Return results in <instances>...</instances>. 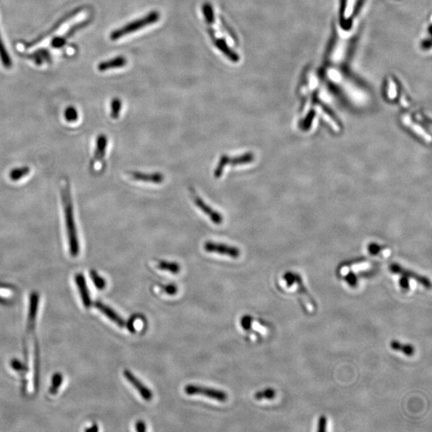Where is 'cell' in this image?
<instances>
[{
    "label": "cell",
    "mask_w": 432,
    "mask_h": 432,
    "mask_svg": "<svg viewBox=\"0 0 432 432\" xmlns=\"http://www.w3.org/2000/svg\"><path fill=\"white\" fill-rule=\"evenodd\" d=\"M61 198L64 212L65 225L67 230L70 254L72 256L76 257L79 253V243L78 232L76 229V220H75L72 193L69 183L67 181L63 182L61 188Z\"/></svg>",
    "instance_id": "1"
},
{
    "label": "cell",
    "mask_w": 432,
    "mask_h": 432,
    "mask_svg": "<svg viewBox=\"0 0 432 432\" xmlns=\"http://www.w3.org/2000/svg\"><path fill=\"white\" fill-rule=\"evenodd\" d=\"M160 14L158 11H152L148 15L143 18L129 22L128 24L125 25L119 29L116 30L111 33L110 39L112 40H117L119 39L123 38L127 36L128 34L133 33L135 31H138L143 27H147L148 25L153 24L155 22L159 20Z\"/></svg>",
    "instance_id": "2"
},
{
    "label": "cell",
    "mask_w": 432,
    "mask_h": 432,
    "mask_svg": "<svg viewBox=\"0 0 432 432\" xmlns=\"http://www.w3.org/2000/svg\"><path fill=\"white\" fill-rule=\"evenodd\" d=\"M184 392L189 395H195V394L203 395L219 402H226L228 399L227 393L223 391L206 388L203 386L195 385V384H188L186 386Z\"/></svg>",
    "instance_id": "3"
},
{
    "label": "cell",
    "mask_w": 432,
    "mask_h": 432,
    "mask_svg": "<svg viewBox=\"0 0 432 432\" xmlns=\"http://www.w3.org/2000/svg\"><path fill=\"white\" fill-rule=\"evenodd\" d=\"M191 195L195 205H196L203 214L207 216L212 223L216 225H221L223 223V215L217 212L216 210L213 209L209 204H207L205 201L203 200V198H201L200 196L196 193L195 190L191 189Z\"/></svg>",
    "instance_id": "4"
},
{
    "label": "cell",
    "mask_w": 432,
    "mask_h": 432,
    "mask_svg": "<svg viewBox=\"0 0 432 432\" xmlns=\"http://www.w3.org/2000/svg\"><path fill=\"white\" fill-rule=\"evenodd\" d=\"M203 249L208 253H216L233 258H238L241 254L240 250L238 249V247L212 241H207L204 243Z\"/></svg>",
    "instance_id": "5"
},
{
    "label": "cell",
    "mask_w": 432,
    "mask_h": 432,
    "mask_svg": "<svg viewBox=\"0 0 432 432\" xmlns=\"http://www.w3.org/2000/svg\"><path fill=\"white\" fill-rule=\"evenodd\" d=\"M107 145H108V138L107 136L101 134L96 138V148L94 152L93 158L90 163V169L91 171L96 170L97 165H100L103 163L105 156L107 153Z\"/></svg>",
    "instance_id": "6"
},
{
    "label": "cell",
    "mask_w": 432,
    "mask_h": 432,
    "mask_svg": "<svg viewBox=\"0 0 432 432\" xmlns=\"http://www.w3.org/2000/svg\"><path fill=\"white\" fill-rule=\"evenodd\" d=\"M123 375L127 380L136 388V390L138 391V393L143 399L147 400V401L152 400L153 398V393L152 391L150 390L147 386L144 385L132 372H130L129 370L123 371Z\"/></svg>",
    "instance_id": "7"
},
{
    "label": "cell",
    "mask_w": 432,
    "mask_h": 432,
    "mask_svg": "<svg viewBox=\"0 0 432 432\" xmlns=\"http://www.w3.org/2000/svg\"><path fill=\"white\" fill-rule=\"evenodd\" d=\"M130 176L134 180L143 183H153V184H161L165 179L164 175L161 172H130Z\"/></svg>",
    "instance_id": "8"
},
{
    "label": "cell",
    "mask_w": 432,
    "mask_h": 432,
    "mask_svg": "<svg viewBox=\"0 0 432 432\" xmlns=\"http://www.w3.org/2000/svg\"><path fill=\"white\" fill-rule=\"evenodd\" d=\"M209 35L211 36V38L212 39V40L214 42V44L216 45V47L219 51L223 52L227 56V58L229 59L230 60L233 62H238L239 56H238V54L236 52L231 49V47L228 46L225 39L216 38L215 37V32L212 30H210Z\"/></svg>",
    "instance_id": "9"
},
{
    "label": "cell",
    "mask_w": 432,
    "mask_h": 432,
    "mask_svg": "<svg viewBox=\"0 0 432 432\" xmlns=\"http://www.w3.org/2000/svg\"><path fill=\"white\" fill-rule=\"evenodd\" d=\"M391 269H392V272L397 273V274L401 275H403V277L414 279L417 282L421 283L423 287H425V288H431L430 281L428 280V278H426V277L422 276L420 275H418L416 273H414V272L408 271V270L402 268L400 266L396 265V264L392 265Z\"/></svg>",
    "instance_id": "10"
},
{
    "label": "cell",
    "mask_w": 432,
    "mask_h": 432,
    "mask_svg": "<svg viewBox=\"0 0 432 432\" xmlns=\"http://www.w3.org/2000/svg\"><path fill=\"white\" fill-rule=\"evenodd\" d=\"M95 306H96V308L97 309L99 310L104 315H106L110 320H112V322L116 323V325H118L120 328L127 327V324L125 322L124 319L120 315H118L112 308H110L109 307H107V306L105 305L101 302H96V303H95Z\"/></svg>",
    "instance_id": "11"
},
{
    "label": "cell",
    "mask_w": 432,
    "mask_h": 432,
    "mask_svg": "<svg viewBox=\"0 0 432 432\" xmlns=\"http://www.w3.org/2000/svg\"><path fill=\"white\" fill-rule=\"evenodd\" d=\"M76 282L77 287L79 290L83 305L85 306V308H89L90 306L92 305V300L90 298L89 292L87 289L84 276L82 274L77 275L76 276Z\"/></svg>",
    "instance_id": "12"
},
{
    "label": "cell",
    "mask_w": 432,
    "mask_h": 432,
    "mask_svg": "<svg viewBox=\"0 0 432 432\" xmlns=\"http://www.w3.org/2000/svg\"><path fill=\"white\" fill-rule=\"evenodd\" d=\"M127 64V59L123 56H118L107 61H103L98 65L99 72H106L109 70L121 68Z\"/></svg>",
    "instance_id": "13"
},
{
    "label": "cell",
    "mask_w": 432,
    "mask_h": 432,
    "mask_svg": "<svg viewBox=\"0 0 432 432\" xmlns=\"http://www.w3.org/2000/svg\"><path fill=\"white\" fill-rule=\"evenodd\" d=\"M254 155L251 152H247L244 154L238 155L236 156H230L228 159V166L238 167L243 165L248 164L254 161Z\"/></svg>",
    "instance_id": "14"
},
{
    "label": "cell",
    "mask_w": 432,
    "mask_h": 432,
    "mask_svg": "<svg viewBox=\"0 0 432 432\" xmlns=\"http://www.w3.org/2000/svg\"><path fill=\"white\" fill-rule=\"evenodd\" d=\"M295 282L297 283L298 291H299V294L302 295L303 300L305 301V303H308V305L311 307V309L312 308H316V303L314 302L312 295L308 293V290L305 288V286L303 285V281H302V278H300L299 275H295Z\"/></svg>",
    "instance_id": "15"
},
{
    "label": "cell",
    "mask_w": 432,
    "mask_h": 432,
    "mask_svg": "<svg viewBox=\"0 0 432 432\" xmlns=\"http://www.w3.org/2000/svg\"><path fill=\"white\" fill-rule=\"evenodd\" d=\"M156 267L161 271L168 272L174 275L179 273L181 270L179 263H176V262H171V261L159 260Z\"/></svg>",
    "instance_id": "16"
},
{
    "label": "cell",
    "mask_w": 432,
    "mask_h": 432,
    "mask_svg": "<svg viewBox=\"0 0 432 432\" xmlns=\"http://www.w3.org/2000/svg\"><path fill=\"white\" fill-rule=\"evenodd\" d=\"M228 159H229L228 155L223 154L220 156L214 170V174L213 175H214L215 178L218 179L222 177L226 167H228Z\"/></svg>",
    "instance_id": "17"
},
{
    "label": "cell",
    "mask_w": 432,
    "mask_h": 432,
    "mask_svg": "<svg viewBox=\"0 0 432 432\" xmlns=\"http://www.w3.org/2000/svg\"><path fill=\"white\" fill-rule=\"evenodd\" d=\"M391 348L397 352H403V354L411 356L414 353V348L411 344H403L399 341L392 340L390 343Z\"/></svg>",
    "instance_id": "18"
},
{
    "label": "cell",
    "mask_w": 432,
    "mask_h": 432,
    "mask_svg": "<svg viewBox=\"0 0 432 432\" xmlns=\"http://www.w3.org/2000/svg\"><path fill=\"white\" fill-rule=\"evenodd\" d=\"M85 24H86V22H83L82 24L76 25L75 27H72V29L70 30L64 36H62L61 38L55 39L53 42H52V47H62V46H63V45L65 44L66 41H67V39L71 38V37L73 36L74 34L76 33V31H78L79 28L83 27Z\"/></svg>",
    "instance_id": "19"
},
{
    "label": "cell",
    "mask_w": 432,
    "mask_h": 432,
    "mask_svg": "<svg viewBox=\"0 0 432 432\" xmlns=\"http://www.w3.org/2000/svg\"><path fill=\"white\" fill-rule=\"evenodd\" d=\"M30 172H31L30 167H17V168H15V169L12 170V171L10 172V178H11V180L13 181L20 180L21 178H24L25 176L29 174Z\"/></svg>",
    "instance_id": "20"
},
{
    "label": "cell",
    "mask_w": 432,
    "mask_h": 432,
    "mask_svg": "<svg viewBox=\"0 0 432 432\" xmlns=\"http://www.w3.org/2000/svg\"><path fill=\"white\" fill-rule=\"evenodd\" d=\"M122 110V101L120 98H115L111 102V117L113 119H118Z\"/></svg>",
    "instance_id": "21"
},
{
    "label": "cell",
    "mask_w": 432,
    "mask_h": 432,
    "mask_svg": "<svg viewBox=\"0 0 432 432\" xmlns=\"http://www.w3.org/2000/svg\"><path fill=\"white\" fill-rule=\"evenodd\" d=\"M90 275H91L92 282H93L96 288L99 290L104 289L106 284H107V282H106V280H105L103 277L100 276L95 270H92L90 272Z\"/></svg>",
    "instance_id": "22"
},
{
    "label": "cell",
    "mask_w": 432,
    "mask_h": 432,
    "mask_svg": "<svg viewBox=\"0 0 432 432\" xmlns=\"http://www.w3.org/2000/svg\"><path fill=\"white\" fill-rule=\"evenodd\" d=\"M203 12L205 17L206 22L207 24H212L214 22L215 15L213 7L209 2H205L203 6Z\"/></svg>",
    "instance_id": "23"
},
{
    "label": "cell",
    "mask_w": 432,
    "mask_h": 432,
    "mask_svg": "<svg viewBox=\"0 0 432 432\" xmlns=\"http://www.w3.org/2000/svg\"><path fill=\"white\" fill-rule=\"evenodd\" d=\"M275 394H276V393H275V391L274 389L268 388V389H265V390L255 392L254 398L257 399V400H261V399H274L275 397Z\"/></svg>",
    "instance_id": "24"
},
{
    "label": "cell",
    "mask_w": 432,
    "mask_h": 432,
    "mask_svg": "<svg viewBox=\"0 0 432 432\" xmlns=\"http://www.w3.org/2000/svg\"><path fill=\"white\" fill-rule=\"evenodd\" d=\"M64 117L66 118V120L67 122H69V123L76 122V121L78 120L79 118L77 110L73 107H67V109L65 110Z\"/></svg>",
    "instance_id": "25"
},
{
    "label": "cell",
    "mask_w": 432,
    "mask_h": 432,
    "mask_svg": "<svg viewBox=\"0 0 432 432\" xmlns=\"http://www.w3.org/2000/svg\"><path fill=\"white\" fill-rule=\"evenodd\" d=\"M404 123L406 124H408V126H410L412 127V129H414L415 131V132H417L418 134L421 135L423 136V138H426V139H428L429 142H431V138L430 136L429 135L427 134L423 129H422L421 127H419V126H416V124H414V123H412L411 122L409 118H404Z\"/></svg>",
    "instance_id": "26"
},
{
    "label": "cell",
    "mask_w": 432,
    "mask_h": 432,
    "mask_svg": "<svg viewBox=\"0 0 432 432\" xmlns=\"http://www.w3.org/2000/svg\"><path fill=\"white\" fill-rule=\"evenodd\" d=\"M158 288H160L162 292L170 295H174L177 293L178 288L175 284H158Z\"/></svg>",
    "instance_id": "27"
},
{
    "label": "cell",
    "mask_w": 432,
    "mask_h": 432,
    "mask_svg": "<svg viewBox=\"0 0 432 432\" xmlns=\"http://www.w3.org/2000/svg\"><path fill=\"white\" fill-rule=\"evenodd\" d=\"M49 57L48 56V54L47 52H45V51H40V52H36V53L34 54L31 56V58H33L35 60H36V62H38L39 63H42V62L44 60H47V58Z\"/></svg>",
    "instance_id": "28"
},
{
    "label": "cell",
    "mask_w": 432,
    "mask_h": 432,
    "mask_svg": "<svg viewBox=\"0 0 432 432\" xmlns=\"http://www.w3.org/2000/svg\"><path fill=\"white\" fill-rule=\"evenodd\" d=\"M327 423H328L327 417L322 415L319 418V424H318V426H319L318 427V432H325L326 429H327Z\"/></svg>",
    "instance_id": "29"
},
{
    "label": "cell",
    "mask_w": 432,
    "mask_h": 432,
    "mask_svg": "<svg viewBox=\"0 0 432 432\" xmlns=\"http://www.w3.org/2000/svg\"><path fill=\"white\" fill-rule=\"evenodd\" d=\"M252 317L248 316V315H247V316H243V319H241V325H242V327H243L244 329H249L250 327H251V323H252Z\"/></svg>",
    "instance_id": "30"
},
{
    "label": "cell",
    "mask_w": 432,
    "mask_h": 432,
    "mask_svg": "<svg viewBox=\"0 0 432 432\" xmlns=\"http://www.w3.org/2000/svg\"><path fill=\"white\" fill-rule=\"evenodd\" d=\"M62 383V375L59 374H56L53 378V382H52V388H58L59 386Z\"/></svg>",
    "instance_id": "31"
},
{
    "label": "cell",
    "mask_w": 432,
    "mask_h": 432,
    "mask_svg": "<svg viewBox=\"0 0 432 432\" xmlns=\"http://www.w3.org/2000/svg\"><path fill=\"white\" fill-rule=\"evenodd\" d=\"M136 430L137 432H143L147 430L146 423L143 421H138L136 423Z\"/></svg>",
    "instance_id": "32"
},
{
    "label": "cell",
    "mask_w": 432,
    "mask_h": 432,
    "mask_svg": "<svg viewBox=\"0 0 432 432\" xmlns=\"http://www.w3.org/2000/svg\"><path fill=\"white\" fill-rule=\"evenodd\" d=\"M399 283H400V286H401L403 289H408V288H409V283H408V278H405V277H403V278L400 279Z\"/></svg>",
    "instance_id": "33"
},
{
    "label": "cell",
    "mask_w": 432,
    "mask_h": 432,
    "mask_svg": "<svg viewBox=\"0 0 432 432\" xmlns=\"http://www.w3.org/2000/svg\"><path fill=\"white\" fill-rule=\"evenodd\" d=\"M98 430V428H97V426L96 425L94 426V427H92L91 429H87V431H95V432H97V431Z\"/></svg>",
    "instance_id": "34"
}]
</instances>
